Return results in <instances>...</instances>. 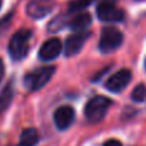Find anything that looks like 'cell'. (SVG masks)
<instances>
[{
    "mask_svg": "<svg viewBox=\"0 0 146 146\" xmlns=\"http://www.w3.org/2000/svg\"><path fill=\"white\" fill-rule=\"evenodd\" d=\"M4 73H5V66H4V62H3V59L0 58V82H1L3 77H4Z\"/></svg>",
    "mask_w": 146,
    "mask_h": 146,
    "instance_id": "ac0fdd59",
    "label": "cell"
},
{
    "mask_svg": "<svg viewBox=\"0 0 146 146\" xmlns=\"http://www.w3.org/2000/svg\"><path fill=\"white\" fill-rule=\"evenodd\" d=\"M62 49H63V46H62V42L59 38H50V40L45 41L42 44V46L40 48L38 58L42 62L54 60L55 58L59 56Z\"/></svg>",
    "mask_w": 146,
    "mask_h": 146,
    "instance_id": "30bf717a",
    "label": "cell"
},
{
    "mask_svg": "<svg viewBox=\"0 0 146 146\" xmlns=\"http://www.w3.org/2000/svg\"><path fill=\"white\" fill-rule=\"evenodd\" d=\"M38 144V133L35 128H26L22 131L17 146H36Z\"/></svg>",
    "mask_w": 146,
    "mask_h": 146,
    "instance_id": "4fadbf2b",
    "label": "cell"
},
{
    "mask_svg": "<svg viewBox=\"0 0 146 146\" xmlns=\"http://www.w3.org/2000/svg\"><path fill=\"white\" fill-rule=\"evenodd\" d=\"M31 36H32V32L30 30H19L13 35L9 46H8V51L13 60L18 62L27 56L28 50H30Z\"/></svg>",
    "mask_w": 146,
    "mask_h": 146,
    "instance_id": "6da1fadb",
    "label": "cell"
},
{
    "mask_svg": "<svg viewBox=\"0 0 146 146\" xmlns=\"http://www.w3.org/2000/svg\"><path fill=\"white\" fill-rule=\"evenodd\" d=\"M54 5V0H30L27 5V14L35 19H40L53 10Z\"/></svg>",
    "mask_w": 146,
    "mask_h": 146,
    "instance_id": "ba28073f",
    "label": "cell"
},
{
    "mask_svg": "<svg viewBox=\"0 0 146 146\" xmlns=\"http://www.w3.org/2000/svg\"><path fill=\"white\" fill-rule=\"evenodd\" d=\"M123 41V35L115 27H105L101 31L100 41H99V49L101 53H111L121 46Z\"/></svg>",
    "mask_w": 146,
    "mask_h": 146,
    "instance_id": "277c9868",
    "label": "cell"
},
{
    "mask_svg": "<svg viewBox=\"0 0 146 146\" xmlns=\"http://www.w3.org/2000/svg\"><path fill=\"white\" fill-rule=\"evenodd\" d=\"M74 109L69 105H63L56 109L54 113V123L58 129L64 131L72 126V123L74 122Z\"/></svg>",
    "mask_w": 146,
    "mask_h": 146,
    "instance_id": "9c48e42d",
    "label": "cell"
},
{
    "mask_svg": "<svg viewBox=\"0 0 146 146\" xmlns=\"http://www.w3.org/2000/svg\"><path fill=\"white\" fill-rule=\"evenodd\" d=\"M110 105L111 100L106 96L99 95L88 100V103L85 106V115L87 121L91 123H98V122L103 121Z\"/></svg>",
    "mask_w": 146,
    "mask_h": 146,
    "instance_id": "3957f363",
    "label": "cell"
},
{
    "mask_svg": "<svg viewBox=\"0 0 146 146\" xmlns=\"http://www.w3.org/2000/svg\"><path fill=\"white\" fill-rule=\"evenodd\" d=\"M91 15L88 13H81V14L76 15L74 18L69 22V27H71L72 31H85L88 26L91 25Z\"/></svg>",
    "mask_w": 146,
    "mask_h": 146,
    "instance_id": "7c38bea8",
    "label": "cell"
},
{
    "mask_svg": "<svg viewBox=\"0 0 146 146\" xmlns=\"http://www.w3.org/2000/svg\"><path fill=\"white\" fill-rule=\"evenodd\" d=\"M96 13L99 19L103 22H121L124 18L123 10L118 9L115 7V3L104 1V0H100Z\"/></svg>",
    "mask_w": 146,
    "mask_h": 146,
    "instance_id": "5b68a950",
    "label": "cell"
},
{
    "mask_svg": "<svg viewBox=\"0 0 146 146\" xmlns=\"http://www.w3.org/2000/svg\"><path fill=\"white\" fill-rule=\"evenodd\" d=\"M104 146H122V144L118 141V140H109V141H106Z\"/></svg>",
    "mask_w": 146,
    "mask_h": 146,
    "instance_id": "e0dca14e",
    "label": "cell"
},
{
    "mask_svg": "<svg viewBox=\"0 0 146 146\" xmlns=\"http://www.w3.org/2000/svg\"><path fill=\"white\" fill-rule=\"evenodd\" d=\"M88 36H90V32H86V31H78V32L68 36L66 40V44H64L66 56H73L80 53L81 49L85 45V42L87 41Z\"/></svg>",
    "mask_w": 146,
    "mask_h": 146,
    "instance_id": "8992f818",
    "label": "cell"
},
{
    "mask_svg": "<svg viewBox=\"0 0 146 146\" xmlns=\"http://www.w3.org/2000/svg\"><path fill=\"white\" fill-rule=\"evenodd\" d=\"M132 78V73L128 69H121L113 76L108 78L105 83V87L108 88L110 92H121L127 87Z\"/></svg>",
    "mask_w": 146,
    "mask_h": 146,
    "instance_id": "52a82bcc",
    "label": "cell"
},
{
    "mask_svg": "<svg viewBox=\"0 0 146 146\" xmlns=\"http://www.w3.org/2000/svg\"><path fill=\"white\" fill-rule=\"evenodd\" d=\"M55 73V67L53 66H46V67H40L25 76V87L30 91H37L42 88L46 83L50 81L53 74Z\"/></svg>",
    "mask_w": 146,
    "mask_h": 146,
    "instance_id": "7a4b0ae2",
    "label": "cell"
},
{
    "mask_svg": "<svg viewBox=\"0 0 146 146\" xmlns=\"http://www.w3.org/2000/svg\"><path fill=\"white\" fill-rule=\"evenodd\" d=\"M94 3V0H72L69 3L68 10L71 13H76V12H81V10L86 9L87 7H90Z\"/></svg>",
    "mask_w": 146,
    "mask_h": 146,
    "instance_id": "5bb4252c",
    "label": "cell"
},
{
    "mask_svg": "<svg viewBox=\"0 0 146 146\" xmlns=\"http://www.w3.org/2000/svg\"><path fill=\"white\" fill-rule=\"evenodd\" d=\"M132 100L133 101H137V103H141V101H144L146 99V87L145 85H139L136 86V87L133 88V91H132Z\"/></svg>",
    "mask_w": 146,
    "mask_h": 146,
    "instance_id": "9a60e30c",
    "label": "cell"
},
{
    "mask_svg": "<svg viewBox=\"0 0 146 146\" xmlns=\"http://www.w3.org/2000/svg\"><path fill=\"white\" fill-rule=\"evenodd\" d=\"M13 98H14V88H13V83L9 82L0 92V114H3L10 106Z\"/></svg>",
    "mask_w": 146,
    "mask_h": 146,
    "instance_id": "8fae6325",
    "label": "cell"
},
{
    "mask_svg": "<svg viewBox=\"0 0 146 146\" xmlns=\"http://www.w3.org/2000/svg\"><path fill=\"white\" fill-rule=\"evenodd\" d=\"M10 18H12V14H9L8 17H5L3 21H0V33H3L7 28V23L10 22Z\"/></svg>",
    "mask_w": 146,
    "mask_h": 146,
    "instance_id": "2e32d148",
    "label": "cell"
},
{
    "mask_svg": "<svg viewBox=\"0 0 146 146\" xmlns=\"http://www.w3.org/2000/svg\"><path fill=\"white\" fill-rule=\"evenodd\" d=\"M1 4H3V0H0V8H1Z\"/></svg>",
    "mask_w": 146,
    "mask_h": 146,
    "instance_id": "d6986e66",
    "label": "cell"
}]
</instances>
